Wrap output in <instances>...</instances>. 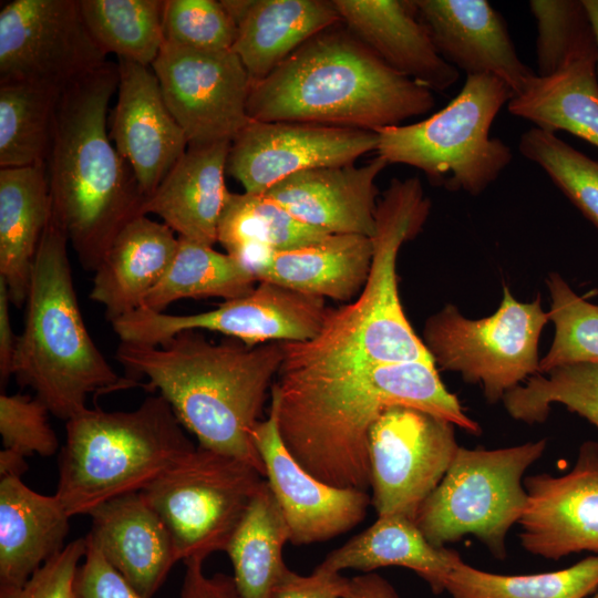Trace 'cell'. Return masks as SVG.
<instances>
[{"label":"cell","instance_id":"cell-45","mask_svg":"<svg viewBox=\"0 0 598 598\" xmlns=\"http://www.w3.org/2000/svg\"><path fill=\"white\" fill-rule=\"evenodd\" d=\"M74 598L142 597L86 538L84 561L79 566L74 579Z\"/></svg>","mask_w":598,"mask_h":598},{"label":"cell","instance_id":"cell-8","mask_svg":"<svg viewBox=\"0 0 598 598\" xmlns=\"http://www.w3.org/2000/svg\"><path fill=\"white\" fill-rule=\"evenodd\" d=\"M513 96V90L496 76L466 75L445 107L422 121L378 131L377 153L388 164L422 171L432 185L480 195L513 159L511 147L489 135Z\"/></svg>","mask_w":598,"mask_h":598},{"label":"cell","instance_id":"cell-6","mask_svg":"<svg viewBox=\"0 0 598 598\" xmlns=\"http://www.w3.org/2000/svg\"><path fill=\"white\" fill-rule=\"evenodd\" d=\"M69 240L50 216L33 261L24 326L11 373L30 386L50 413L70 420L87 409L92 393L138 385L120 377L85 326L68 254Z\"/></svg>","mask_w":598,"mask_h":598},{"label":"cell","instance_id":"cell-3","mask_svg":"<svg viewBox=\"0 0 598 598\" xmlns=\"http://www.w3.org/2000/svg\"><path fill=\"white\" fill-rule=\"evenodd\" d=\"M430 210L431 200L419 177L391 179L378 199L373 257L363 289L350 303L329 309L311 339L281 342L278 381L310 380L385 363L433 361L403 311L396 272L402 245L421 233Z\"/></svg>","mask_w":598,"mask_h":598},{"label":"cell","instance_id":"cell-22","mask_svg":"<svg viewBox=\"0 0 598 598\" xmlns=\"http://www.w3.org/2000/svg\"><path fill=\"white\" fill-rule=\"evenodd\" d=\"M344 27L398 73L433 92L460 72L437 52L412 1L331 0Z\"/></svg>","mask_w":598,"mask_h":598},{"label":"cell","instance_id":"cell-43","mask_svg":"<svg viewBox=\"0 0 598 598\" xmlns=\"http://www.w3.org/2000/svg\"><path fill=\"white\" fill-rule=\"evenodd\" d=\"M49 413L37 396L1 393L0 433L4 448L24 456L55 454L59 440L48 421Z\"/></svg>","mask_w":598,"mask_h":598},{"label":"cell","instance_id":"cell-4","mask_svg":"<svg viewBox=\"0 0 598 598\" xmlns=\"http://www.w3.org/2000/svg\"><path fill=\"white\" fill-rule=\"evenodd\" d=\"M117 85V63L107 61L62 91L45 161L51 217L81 266L93 272L123 227L143 215L145 200L109 136Z\"/></svg>","mask_w":598,"mask_h":598},{"label":"cell","instance_id":"cell-1","mask_svg":"<svg viewBox=\"0 0 598 598\" xmlns=\"http://www.w3.org/2000/svg\"><path fill=\"white\" fill-rule=\"evenodd\" d=\"M271 405L293 457L315 477L340 488L371 487L369 435L391 406L415 408L468 433H481L478 423L442 382L433 361L385 363L301 381L277 380Z\"/></svg>","mask_w":598,"mask_h":598},{"label":"cell","instance_id":"cell-26","mask_svg":"<svg viewBox=\"0 0 598 598\" xmlns=\"http://www.w3.org/2000/svg\"><path fill=\"white\" fill-rule=\"evenodd\" d=\"M178 236L164 223L141 215L116 235L94 271L90 299L102 305L111 322L141 308L167 271Z\"/></svg>","mask_w":598,"mask_h":598},{"label":"cell","instance_id":"cell-52","mask_svg":"<svg viewBox=\"0 0 598 598\" xmlns=\"http://www.w3.org/2000/svg\"><path fill=\"white\" fill-rule=\"evenodd\" d=\"M589 598H598V588L594 591V594Z\"/></svg>","mask_w":598,"mask_h":598},{"label":"cell","instance_id":"cell-40","mask_svg":"<svg viewBox=\"0 0 598 598\" xmlns=\"http://www.w3.org/2000/svg\"><path fill=\"white\" fill-rule=\"evenodd\" d=\"M520 154L537 164L560 192L598 228V161L533 127L520 135Z\"/></svg>","mask_w":598,"mask_h":598},{"label":"cell","instance_id":"cell-2","mask_svg":"<svg viewBox=\"0 0 598 598\" xmlns=\"http://www.w3.org/2000/svg\"><path fill=\"white\" fill-rule=\"evenodd\" d=\"M115 357L127 378L148 379L145 388L169 403L198 446L247 462L265 476L251 433L282 361L281 342L213 343L199 330H184L159 346L120 342Z\"/></svg>","mask_w":598,"mask_h":598},{"label":"cell","instance_id":"cell-17","mask_svg":"<svg viewBox=\"0 0 598 598\" xmlns=\"http://www.w3.org/2000/svg\"><path fill=\"white\" fill-rule=\"evenodd\" d=\"M265 478L289 529L290 543L308 545L339 536L365 517L367 491L331 486L310 474L289 452L270 404L268 417L251 433Z\"/></svg>","mask_w":598,"mask_h":598},{"label":"cell","instance_id":"cell-39","mask_svg":"<svg viewBox=\"0 0 598 598\" xmlns=\"http://www.w3.org/2000/svg\"><path fill=\"white\" fill-rule=\"evenodd\" d=\"M545 282L555 332L548 352L540 358L539 373L574 363L598 364V305L578 296L558 272H550Z\"/></svg>","mask_w":598,"mask_h":598},{"label":"cell","instance_id":"cell-37","mask_svg":"<svg viewBox=\"0 0 598 598\" xmlns=\"http://www.w3.org/2000/svg\"><path fill=\"white\" fill-rule=\"evenodd\" d=\"M598 588V555L533 575H499L458 561L445 581L453 598H588Z\"/></svg>","mask_w":598,"mask_h":598},{"label":"cell","instance_id":"cell-32","mask_svg":"<svg viewBox=\"0 0 598 598\" xmlns=\"http://www.w3.org/2000/svg\"><path fill=\"white\" fill-rule=\"evenodd\" d=\"M330 235L291 216L264 194L228 192L217 243L247 270L274 251L300 248Z\"/></svg>","mask_w":598,"mask_h":598},{"label":"cell","instance_id":"cell-29","mask_svg":"<svg viewBox=\"0 0 598 598\" xmlns=\"http://www.w3.org/2000/svg\"><path fill=\"white\" fill-rule=\"evenodd\" d=\"M51 216L47 166L0 169V277L25 305L37 250Z\"/></svg>","mask_w":598,"mask_h":598},{"label":"cell","instance_id":"cell-50","mask_svg":"<svg viewBox=\"0 0 598 598\" xmlns=\"http://www.w3.org/2000/svg\"><path fill=\"white\" fill-rule=\"evenodd\" d=\"M24 455L9 448L0 452V478L21 477L29 468Z\"/></svg>","mask_w":598,"mask_h":598},{"label":"cell","instance_id":"cell-33","mask_svg":"<svg viewBox=\"0 0 598 598\" xmlns=\"http://www.w3.org/2000/svg\"><path fill=\"white\" fill-rule=\"evenodd\" d=\"M289 540L285 517L265 478L225 549L238 598L271 597L288 569L282 551Z\"/></svg>","mask_w":598,"mask_h":598},{"label":"cell","instance_id":"cell-7","mask_svg":"<svg viewBox=\"0 0 598 598\" xmlns=\"http://www.w3.org/2000/svg\"><path fill=\"white\" fill-rule=\"evenodd\" d=\"M55 496L70 517L141 492L196 448L158 393L133 411L86 409L65 424Z\"/></svg>","mask_w":598,"mask_h":598},{"label":"cell","instance_id":"cell-49","mask_svg":"<svg viewBox=\"0 0 598 598\" xmlns=\"http://www.w3.org/2000/svg\"><path fill=\"white\" fill-rule=\"evenodd\" d=\"M341 598H400V596L385 578L370 571L349 579Z\"/></svg>","mask_w":598,"mask_h":598},{"label":"cell","instance_id":"cell-47","mask_svg":"<svg viewBox=\"0 0 598 598\" xmlns=\"http://www.w3.org/2000/svg\"><path fill=\"white\" fill-rule=\"evenodd\" d=\"M204 561L186 563V571L177 598H238L234 579L224 574L207 576Z\"/></svg>","mask_w":598,"mask_h":598},{"label":"cell","instance_id":"cell-20","mask_svg":"<svg viewBox=\"0 0 598 598\" xmlns=\"http://www.w3.org/2000/svg\"><path fill=\"white\" fill-rule=\"evenodd\" d=\"M440 55L466 75L488 74L523 92L537 74L519 59L507 24L485 0H413Z\"/></svg>","mask_w":598,"mask_h":598},{"label":"cell","instance_id":"cell-38","mask_svg":"<svg viewBox=\"0 0 598 598\" xmlns=\"http://www.w3.org/2000/svg\"><path fill=\"white\" fill-rule=\"evenodd\" d=\"M507 413L527 424L543 423L554 403L598 429V364L574 363L537 373L502 399Z\"/></svg>","mask_w":598,"mask_h":598},{"label":"cell","instance_id":"cell-51","mask_svg":"<svg viewBox=\"0 0 598 598\" xmlns=\"http://www.w3.org/2000/svg\"><path fill=\"white\" fill-rule=\"evenodd\" d=\"M587 11L598 50V0H581ZM597 78H598V56H597Z\"/></svg>","mask_w":598,"mask_h":598},{"label":"cell","instance_id":"cell-46","mask_svg":"<svg viewBox=\"0 0 598 598\" xmlns=\"http://www.w3.org/2000/svg\"><path fill=\"white\" fill-rule=\"evenodd\" d=\"M349 578L320 569L300 575L287 569L276 585L270 598H341Z\"/></svg>","mask_w":598,"mask_h":598},{"label":"cell","instance_id":"cell-21","mask_svg":"<svg viewBox=\"0 0 598 598\" xmlns=\"http://www.w3.org/2000/svg\"><path fill=\"white\" fill-rule=\"evenodd\" d=\"M388 165L377 155L361 166L311 168L286 177L262 194L311 227L372 237L379 195L375 179Z\"/></svg>","mask_w":598,"mask_h":598},{"label":"cell","instance_id":"cell-28","mask_svg":"<svg viewBox=\"0 0 598 598\" xmlns=\"http://www.w3.org/2000/svg\"><path fill=\"white\" fill-rule=\"evenodd\" d=\"M70 516L55 495L0 478V587H18L61 553Z\"/></svg>","mask_w":598,"mask_h":598},{"label":"cell","instance_id":"cell-18","mask_svg":"<svg viewBox=\"0 0 598 598\" xmlns=\"http://www.w3.org/2000/svg\"><path fill=\"white\" fill-rule=\"evenodd\" d=\"M528 495L519 519L523 548L547 559L598 554V442L586 441L571 470L524 480Z\"/></svg>","mask_w":598,"mask_h":598},{"label":"cell","instance_id":"cell-42","mask_svg":"<svg viewBox=\"0 0 598 598\" xmlns=\"http://www.w3.org/2000/svg\"><path fill=\"white\" fill-rule=\"evenodd\" d=\"M164 42L202 51L231 50L236 25L220 1L165 0Z\"/></svg>","mask_w":598,"mask_h":598},{"label":"cell","instance_id":"cell-44","mask_svg":"<svg viewBox=\"0 0 598 598\" xmlns=\"http://www.w3.org/2000/svg\"><path fill=\"white\" fill-rule=\"evenodd\" d=\"M86 553V538L70 542L18 587H0V598H74V579Z\"/></svg>","mask_w":598,"mask_h":598},{"label":"cell","instance_id":"cell-5","mask_svg":"<svg viewBox=\"0 0 598 598\" xmlns=\"http://www.w3.org/2000/svg\"><path fill=\"white\" fill-rule=\"evenodd\" d=\"M337 25L310 38L251 85L250 120L378 132L434 107L433 91L391 69L346 27Z\"/></svg>","mask_w":598,"mask_h":598},{"label":"cell","instance_id":"cell-35","mask_svg":"<svg viewBox=\"0 0 598 598\" xmlns=\"http://www.w3.org/2000/svg\"><path fill=\"white\" fill-rule=\"evenodd\" d=\"M63 90L38 82L0 83V167L44 164Z\"/></svg>","mask_w":598,"mask_h":598},{"label":"cell","instance_id":"cell-14","mask_svg":"<svg viewBox=\"0 0 598 598\" xmlns=\"http://www.w3.org/2000/svg\"><path fill=\"white\" fill-rule=\"evenodd\" d=\"M106 62L79 0H13L2 7L0 83L38 82L64 90Z\"/></svg>","mask_w":598,"mask_h":598},{"label":"cell","instance_id":"cell-25","mask_svg":"<svg viewBox=\"0 0 598 598\" xmlns=\"http://www.w3.org/2000/svg\"><path fill=\"white\" fill-rule=\"evenodd\" d=\"M236 25L231 50L251 83L267 78L283 60L341 19L326 0H220Z\"/></svg>","mask_w":598,"mask_h":598},{"label":"cell","instance_id":"cell-9","mask_svg":"<svg viewBox=\"0 0 598 598\" xmlns=\"http://www.w3.org/2000/svg\"><path fill=\"white\" fill-rule=\"evenodd\" d=\"M545 439L486 450L460 446L447 472L421 505L415 524L436 547L477 537L495 558L506 557V536L528 495L523 476L545 452Z\"/></svg>","mask_w":598,"mask_h":598},{"label":"cell","instance_id":"cell-24","mask_svg":"<svg viewBox=\"0 0 598 598\" xmlns=\"http://www.w3.org/2000/svg\"><path fill=\"white\" fill-rule=\"evenodd\" d=\"M231 142L188 145L142 214L161 217L178 237L213 247L228 189L225 172Z\"/></svg>","mask_w":598,"mask_h":598},{"label":"cell","instance_id":"cell-30","mask_svg":"<svg viewBox=\"0 0 598 598\" xmlns=\"http://www.w3.org/2000/svg\"><path fill=\"white\" fill-rule=\"evenodd\" d=\"M461 560L456 551L431 544L413 519L389 515L378 516L370 527L329 553L317 567L333 573L403 567L424 579L437 595L445 591V581Z\"/></svg>","mask_w":598,"mask_h":598},{"label":"cell","instance_id":"cell-16","mask_svg":"<svg viewBox=\"0 0 598 598\" xmlns=\"http://www.w3.org/2000/svg\"><path fill=\"white\" fill-rule=\"evenodd\" d=\"M378 133L309 122L250 121L233 140L227 172L244 192L262 194L296 173L354 164L377 151Z\"/></svg>","mask_w":598,"mask_h":598},{"label":"cell","instance_id":"cell-11","mask_svg":"<svg viewBox=\"0 0 598 598\" xmlns=\"http://www.w3.org/2000/svg\"><path fill=\"white\" fill-rule=\"evenodd\" d=\"M265 481L254 465L196 446L140 493L166 525L178 560L225 551Z\"/></svg>","mask_w":598,"mask_h":598},{"label":"cell","instance_id":"cell-27","mask_svg":"<svg viewBox=\"0 0 598 598\" xmlns=\"http://www.w3.org/2000/svg\"><path fill=\"white\" fill-rule=\"evenodd\" d=\"M373 257L371 237L330 234L290 250L274 251L251 274L257 281L320 298L349 301L363 289Z\"/></svg>","mask_w":598,"mask_h":598},{"label":"cell","instance_id":"cell-10","mask_svg":"<svg viewBox=\"0 0 598 598\" xmlns=\"http://www.w3.org/2000/svg\"><path fill=\"white\" fill-rule=\"evenodd\" d=\"M548 321L540 295L522 302L503 285L493 315L468 319L456 306L446 305L426 319L422 341L436 367L480 383L488 403H496L539 373L538 344Z\"/></svg>","mask_w":598,"mask_h":598},{"label":"cell","instance_id":"cell-19","mask_svg":"<svg viewBox=\"0 0 598 598\" xmlns=\"http://www.w3.org/2000/svg\"><path fill=\"white\" fill-rule=\"evenodd\" d=\"M117 99L110 113L109 136L146 198L185 153L188 141L153 69L117 59Z\"/></svg>","mask_w":598,"mask_h":598},{"label":"cell","instance_id":"cell-34","mask_svg":"<svg viewBox=\"0 0 598 598\" xmlns=\"http://www.w3.org/2000/svg\"><path fill=\"white\" fill-rule=\"evenodd\" d=\"M257 283L255 276L227 252L178 237L172 264L140 309L164 312L171 303L183 299L233 300L248 295Z\"/></svg>","mask_w":598,"mask_h":598},{"label":"cell","instance_id":"cell-48","mask_svg":"<svg viewBox=\"0 0 598 598\" xmlns=\"http://www.w3.org/2000/svg\"><path fill=\"white\" fill-rule=\"evenodd\" d=\"M10 295L6 281L0 277V381L6 384L12 375L11 367L17 347L18 336L14 334L10 320Z\"/></svg>","mask_w":598,"mask_h":598},{"label":"cell","instance_id":"cell-31","mask_svg":"<svg viewBox=\"0 0 598 598\" xmlns=\"http://www.w3.org/2000/svg\"><path fill=\"white\" fill-rule=\"evenodd\" d=\"M598 50L573 59L559 72L536 75L507 104L508 112L543 131L569 132L598 147Z\"/></svg>","mask_w":598,"mask_h":598},{"label":"cell","instance_id":"cell-36","mask_svg":"<svg viewBox=\"0 0 598 598\" xmlns=\"http://www.w3.org/2000/svg\"><path fill=\"white\" fill-rule=\"evenodd\" d=\"M86 28L107 55L152 66L163 43L162 0H79Z\"/></svg>","mask_w":598,"mask_h":598},{"label":"cell","instance_id":"cell-13","mask_svg":"<svg viewBox=\"0 0 598 598\" xmlns=\"http://www.w3.org/2000/svg\"><path fill=\"white\" fill-rule=\"evenodd\" d=\"M454 426L403 405L391 406L379 416L369 435L372 503L378 516L415 519L460 447Z\"/></svg>","mask_w":598,"mask_h":598},{"label":"cell","instance_id":"cell-41","mask_svg":"<svg viewBox=\"0 0 598 598\" xmlns=\"http://www.w3.org/2000/svg\"><path fill=\"white\" fill-rule=\"evenodd\" d=\"M528 7L536 20V74L539 78H548L576 56L597 50L581 0H532Z\"/></svg>","mask_w":598,"mask_h":598},{"label":"cell","instance_id":"cell-12","mask_svg":"<svg viewBox=\"0 0 598 598\" xmlns=\"http://www.w3.org/2000/svg\"><path fill=\"white\" fill-rule=\"evenodd\" d=\"M328 311L323 298L259 281L248 295L209 311L168 315L137 309L111 324L120 342L126 343L159 346L184 330H207L254 347L309 340Z\"/></svg>","mask_w":598,"mask_h":598},{"label":"cell","instance_id":"cell-15","mask_svg":"<svg viewBox=\"0 0 598 598\" xmlns=\"http://www.w3.org/2000/svg\"><path fill=\"white\" fill-rule=\"evenodd\" d=\"M188 145L233 142L251 121V80L233 50L202 51L164 42L152 64Z\"/></svg>","mask_w":598,"mask_h":598},{"label":"cell","instance_id":"cell-23","mask_svg":"<svg viewBox=\"0 0 598 598\" xmlns=\"http://www.w3.org/2000/svg\"><path fill=\"white\" fill-rule=\"evenodd\" d=\"M89 515L86 538L142 598H152L179 561L162 518L140 492L110 499Z\"/></svg>","mask_w":598,"mask_h":598}]
</instances>
